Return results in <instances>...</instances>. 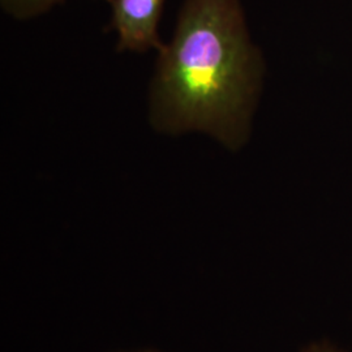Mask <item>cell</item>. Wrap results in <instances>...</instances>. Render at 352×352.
Wrapping results in <instances>:
<instances>
[{"label":"cell","mask_w":352,"mask_h":352,"mask_svg":"<svg viewBox=\"0 0 352 352\" xmlns=\"http://www.w3.org/2000/svg\"><path fill=\"white\" fill-rule=\"evenodd\" d=\"M110 21L106 32L116 34L118 52H146L164 49L160 23L164 0H107Z\"/></svg>","instance_id":"7a4b0ae2"},{"label":"cell","mask_w":352,"mask_h":352,"mask_svg":"<svg viewBox=\"0 0 352 352\" xmlns=\"http://www.w3.org/2000/svg\"><path fill=\"white\" fill-rule=\"evenodd\" d=\"M64 1L65 0H0V7L13 19L25 21L49 12L51 8Z\"/></svg>","instance_id":"3957f363"},{"label":"cell","mask_w":352,"mask_h":352,"mask_svg":"<svg viewBox=\"0 0 352 352\" xmlns=\"http://www.w3.org/2000/svg\"><path fill=\"white\" fill-rule=\"evenodd\" d=\"M300 352H347L337 347L336 344L330 342H316L309 346H307L304 350Z\"/></svg>","instance_id":"277c9868"},{"label":"cell","mask_w":352,"mask_h":352,"mask_svg":"<svg viewBox=\"0 0 352 352\" xmlns=\"http://www.w3.org/2000/svg\"><path fill=\"white\" fill-rule=\"evenodd\" d=\"M265 72L241 0H183L151 77V126L170 136L200 132L239 151L251 138Z\"/></svg>","instance_id":"6da1fadb"},{"label":"cell","mask_w":352,"mask_h":352,"mask_svg":"<svg viewBox=\"0 0 352 352\" xmlns=\"http://www.w3.org/2000/svg\"><path fill=\"white\" fill-rule=\"evenodd\" d=\"M113 352H164L154 349H132V350H119V351Z\"/></svg>","instance_id":"5b68a950"}]
</instances>
